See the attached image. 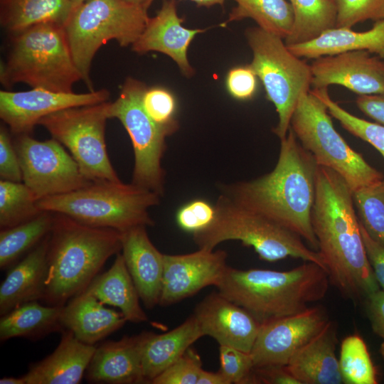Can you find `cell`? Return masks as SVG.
<instances>
[{"instance_id": "cell-47", "label": "cell", "mask_w": 384, "mask_h": 384, "mask_svg": "<svg viewBox=\"0 0 384 384\" xmlns=\"http://www.w3.org/2000/svg\"><path fill=\"white\" fill-rule=\"evenodd\" d=\"M364 302L373 332L384 340V291L380 289Z\"/></svg>"}, {"instance_id": "cell-15", "label": "cell", "mask_w": 384, "mask_h": 384, "mask_svg": "<svg viewBox=\"0 0 384 384\" xmlns=\"http://www.w3.org/2000/svg\"><path fill=\"white\" fill-rule=\"evenodd\" d=\"M106 89L86 93L32 88L22 92L0 91V117L16 135L29 134L43 117L58 111L107 102Z\"/></svg>"}, {"instance_id": "cell-44", "label": "cell", "mask_w": 384, "mask_h": 384, "mask_svg": "<svg viewBox=\"0 0 384 384\" xmlns=\"http://www.w3.org/2000/svg\"><path fill=\"white\" fill-rule=\"evenodd\" d=\"M0 177L1 180L23 182L18 156L8 130L0 128Z\"/></svg>"}, {"instance_id": "cell-39", "label": "cell", "mask_w": 384, "mask_h": 384, "mask_svg": "<svg viewBox=\"0 0 384 384\" xmlns=\"http://www.w3.org/2000/svg\"><path fill=\"white\" fill-rule=\"evenodd\" d=\"M336 10V28H351L367 20L384 18V0H332Z\"/></svg>"}, {"instance_id": "cell-12", "label": "cell", "mask_w": 384, "mask_h": 384, "mask_svg": "<svg viewBox=\"0 0 384 384\" xmlns=\"http://www.w3.org/2000/svg\"><path fill=\"white\" fill-rule=\"evenodd\" d=\"M146 87L142 82L127 78L118 97L109 102L107 115L109 119H119L130 137L134 155L132 183L162 196L165 174L161 159L165 139L169 135L143 108L142 96Z\"/></svg>"}, {"instance_id": "cell-21", "label": "cell", "mask_w": 384, "mask_h": 384, "mask_svg": "<svg viewBox=\"0 0 384 384\" xmlns=\"http://www.w3.org/2000/svg\"><path fill=\"white\" fill-rule=\"evenodd\" d=\"M146 334L124 336L96 348L87 369V379L112 384L146 383L142 362Z\"/></svg>"}, {"instance_id": "cell-48", "label": "cell", "mask_w": 384, "mask_h": 384, "mask_svg": "<svg viewBox=\"0 0 384 384\" xmlns=\"http://www.w3.org/2000/svg\"><path fill=\"white\" fill-rule=\"evenodd\" d=\"M356 105L366 116L384 125V92L375 95H358Z\"/></svg>"}, {"instance_id": "cell-46", "label": "cell", "mask_w": 384, "mask_h": 384, "mask_svg": "<svg viewBox=\"0 0 384 384\" xmlns=\"http://www.w3.org/2000/svg\"><path fill=\"white\" fill-rule=\"evenodd\" d=\"M253 384H300L286 366H269L254 367Z\"/></svg>"}, {"instance_id": "cell-3", "label": "cell", "mask_w": 384, "mask_h": 384, "mask_svg": "<svg viewBox=\"0 0 384 384\" xmlns=\"http://www.w3.org/2000/svg\"><path fill=\"white\" fill-rule=\"evenodd\" d=\"M330 281L319 265L304 262L290 270L226 267L215 287L261 323L301 312L326 296Z\"/></svg>"}, {"instance_id": "cell-11", "label": "cell", "mask_w": 384, "mask_h": 384, "mask_svg": "<svg viewBox=\"0 0 384 384\" xmlns=\"http://www.w3.org/2000/svg\"><path fill=\"white\" fill-rule=\"evenodd\" d=\"M109 102L62 110L41 119L43 126L77 162L91 182H120L109 159L105 127Z\"/></svg>"}, {"instance_id": "cell-50", "label": "cell", "mask_w": 384, "mask_h": 384, "mask_svg": "<svg viewBox=\"0 0 384 384\" xmlns=\"http://www.w3.org/2000/svg\"><path fill=\"white\" fill-rule=\"evenodd\" d=\"M195 2L199 6H211L215 4L222 5L225 0H190Z\"/></svg>"}, {"instance_id": "cell-14", "label": "cell", "mask_w": 384, "mask_h": 384, "mask_svg": "<svg viewBox=\"0 0 384 384\" xmlns=\"http://www.w3.org/2000/svg\"><path fill=\"white\" fill-rule=\"evenodd\" d=\"M329 321L326 311L319 305L262 322L250 351L254 367L287 366Z\"/></svg>"}, {"instance_id": "cell-34", "label": "cell", "mask_w": 384, "mask_h": 384, "mask_svg": "<svg viewBox=\"0 0 384 384\" xmlns=\"http://www.w3.org/2000/svg\"><path fill=\"white\" fill-rule=\"evenodd\" d=\"M338 363L343 383H378L376 368L364 340L359 335L353 334L343 338Z\"/></svg>"}, {"instance_id": "cell-40", "label": "cell", "mask_w": 384, "mask_h": 384, "mask_svg": "<svg viewBox=\"0 0 384 384\" xmlns=\"http://www.w3.org/2000/svg\"><path fill=\"white\" fill-rule=\"evenodd\" d=\"M219 370L230 384H253V361L250 353L232 346H219Z\"/></svg>"}, {"instance_id": "cell-6", "label": "cell", "mask_w": 384, "mask_h": 384, "mask_svg": "<svg viewBox=\"0 0 384 384\" xmlns=\"http://www.w3.org/2000/svg\"><path fill=\"white\" fill-rule=\"evenodd\" d=\"M215 208L212 223L192 234L198 249L213 250L223 241L239 240L252 247L262 260L298 258L314 262L327 272L319 251L310 249L299 235L267 217L238 204L225 193L218 197Z\"/></svg>"}, {"instance_id": "cell-41", "label": "cell", "mask_w": 384, "mask_h": 384, "mask_svg": "<svg viewBox=\"0 0 384 384\" xmlns=\"http://www.w3.org/2000/svg\"><path fill=\"white\" fill-rule=\"evenodd\" d=\"M199 355L189 348L172 365L156 376L153 384H197L203 370Z\"/></svg>"}, {"instance_id": "cell-4", "label": "cell", "mask_w": 384, "mask_h": 384, "mask_svg": "<svg viewBox=\"0 0 384 384\" xmlns=\"http://www.w3.org/2000/svg\"><path fill=\"white\" fill-rule=\"evenodd\" d=\"M121 250L119 231L87 225L54 213L42 300L48 305L64 306L83 292L106 261Z\"/></svg>"}, {"instance_id": "cell-38", "label": "cell", "mask_w": 384, "mask_h": 384, "mask_svg": "<svg viewBox=\"0 0 384 384\" xmlns=\"http://www.w3.org/2000/svg\"><path fill=\"white\" fill-rule=\"evenodd\" d=\"M142 104L151 120L169 135L178 129L176 101L169 90L159 86L146 87L142 93Z\"/></svg>"}, {"instance_id": "cell-33", "label": "cell", "mask_w": 384, "mask_h": 384, "mask_svg": "<svg viewBox=\"0 0 384 384\" xmlns=\"http://www.w3.org/2000/svg\"><path fill=\"white\" fill-rule=\"evenodd\" d=\"M54 213L43 211L35 218L0 232V267L5 269L40 242L52 229Z\"/></svg>"}, {"instance_id": "cell-13", "label": "cell", "mask_w": 384, "mask_h": 384, "mask_svg": "<svg viewBox=\"0 0 384 384\" xmlns=\"http://www.w3.org/2000/svg\"><path fill=\"white\" fill-rule=\"evenodd\" d=\"M23 183L38 201L70 193L91 183L81 173L70 154L55 139L39 141L28 134L14 142Z\"/></svg>"}, {"instance_id": "cell-19", "label": "cell", "mask_w": 384, "mask_h": 384, "mask_svg": "<svg viewBox=\"0 0 384 384\" xmlns=\"http://www.w3.org/2000/svg\"><path fill=\"white\" fill-rule=\"evenodd\" d=\"M183 19L177 14L176 0H164L156 15L149 18L146 27L132 44V50L144 54L157 51L175 61L186 77H191L194 70L187 57L193 39L202 29H190L182 25Z\"/></svg>"}, {"instance_id": "cell-43", "label": "cell", "mask_w": 384, "mask_h": 384, "mask_svg": "<svg viewBox=\"0 0 384 384\" xmlns=\"http://www.w3.org/2000/svg\"><path fill=\"white\" fill-rule=\"evenodd\" d=\"M257 77L250 65L235 67L227 74V90L237 100L251 99L257 90Z\"/></svg>"}, {"instance_id": "cell-29", "label": "cell", "mask_w": 384, "mask_h": 384, "mask_svg": "<svg viewBox=\"0 0 384 384\" xmlns=\"http://www.w3.org/2000/svg\"><path fill=\"white\" fill-rule=\"evenodd\" d=\"M73 10L70 0H0V24L11 35L41 23L64 26Z\"/></svg>"}, {"instance_id": "cell-36", "label": "cell", "mask_w": 384, "mask_h": 384, "mask_svg": "<svg viewBox=\"0 0 384 384\" xmlns=\"http://www.w3.org/2000/svg\"><path fill=\"white\" fill-rule=\"evenodd\" d=\"M353 198L360 223L373 240L384 245V179L354 191Z\"/></svg>"}, {"instance_id": "cell-5", "label": "cell", "mask_w": 384, "mask_h": 384, "mask_svg": "<svg viewBox=\"0 0 384 384\" xmlns=\"http://www.w3.org/2000/svg\"><path fill=\"white\" fill-rule=\"evenodd\" d=\"M11 36L7 58L0 69L4 86L23 82L32 88L72 92L74 84L82 80L63 26L41 23Z\"/></svg>"}, {"instance_id": "cell-8", "label": "cell", "mask_w": 384, "mask_h": 384, "mask_svg": "<svg viewBox=\"0 0 384 384\" xmlns=\"http://www.w3.org/2000/svg\"><path fill=\"white\" fill-rule=\"evenodd\" d=\"M146 8L124 0H87L74 9L64 26L73 60L89 91L92 61L99 48L115 40L120 46L132 44L146 27Z\"/></svg>"}, {"instance_id": "cell-54", "label": "cell", "mask_w": 384, "mask_h": 384, "mask_svg": "<svg viewBox=\"0 0 384 384\" xmlns=\"http://www.w3.org/2000/svg\"><path fill=\"white\" fill-rule=\"evenodd\" d=\"M380 353L384 360V341L381 343L380 347Z\"/></svg>"}, {"instance_id": "cell-31", "label": "cell", "mask_w": 384, "mask_h": 384, "mask_svg": "<svg viewBox=\"0 0 384 384\" xmlns=\"http://www.w3.org/2000/svg\"><path fill=\"white\" fill-rule=\"evenodd\" d=\"M294 13L287 46L303 43L336 27V10L332 0H289Z\"/></svg>"}, {"instance_id": "cell-42", "label": "cell", "mask_w": 384, "mask_h": 384, "mask_svg": "<svg viewBox=\"0 0 384 384\" xmlns=\"http://www.w3.org/2000/svg\"><path fill=\"white\" fill-rule=\"evenodd\" d=\"M215 215V205L203 199H195L178 210L176 219L181 229L193 234L208 226Z\"/></svg>"}, {"instance_id": "cell-23", "label": "cell", "mask_w": 384, "mask_h": 384, "mask_svg": "<svg viewBox=\"0 0 384 384\" xmlns=\"http://www.w3.org/2000/svg\"><path fill=\"white\" fill-rule=\"evenodd\" d=\"M94 345L78 340L66 329L55 350L32 365L22 377L25 384H78L87 370L94 352Z\"/></svg>"}, {"instance_id": "cell-26", "label": "cell", "mask_w": 384, "mask_h": 384, "mask_svg": "<svg viewBox=\"0 0 384 384\" xmlns=\"http://www.w3.org/2000/svg\"><path fill=\"white\" fill-rule=\"evenodd\" d=\"M287 46L299 58L315 59L348 51L367 50L384 59V18L376 21L372 28L366 31L335 27L307 42Z\"/></svg>"}, {"instance_id": "cell-20", "label": "cell", "mask_w": 384, "mask_h": 384, "mask_svg": "<svg viewBox=\"0 0 384 384\" xmlns=\"http://www.w3.org/2000/svg\"><path fill=\"white\" fill-rule=\"evenodd\" d=\"M146 225L120 232L122 255L140 299L147 309L159 304L164 254L149 240Z\"/></svg>"}, {"instance_id": "cell-51", "label": "cell", "mask_w": 384, "mask_h": 384, "mask_svg": "<svg viewBox=\"0 0 384 384\" xmlns=\"http://www.w3.org/2000/svg\"><path fill=\"white\" fill-rule=\"evenodd\" d=\"M1 384H25L23 377H4L0 380Z\"/></svg>"}, {"instance_id": "cell-30", "label": "cell", "mask_w": 384, "mask_h": 384, "mask_svg": "<svg viewBox=\"0 0 384 384\" xmlns=\"http://www.w3.org/2000/svg\"><path fill=\"white\" fill-rule=\"evenodd\" d=\"M63 306H43L37 301L29 302L2 316L0 339L15 337L38 338L63 327L60 314Z\"/></svg>"}, {"instance_id": "cell-32", "label": "cell", "mask_w": 384, "mask_h": 384, "mask_svg": "<svg viewBox=\"0 0 384 384\" xmlns=\"http://www.w3.org/2000/svg\"><path fill=\"white\" fill-rule=\"evenodd\" d=\"M237 3L227 22L245 18L253 19L260 28L286 38L294 23L292 6L287 0H234Z\"/></svg>"}, {"instance_id": "cell-35", "label": "cell", "mask_w": 384, "mask_h": 384, "mask_svg": "<svg viewBox=\"0 0 384 384\" xmlns=\"http://www.w3.org/2000/svg\"><path fill=\"white\" fill-rule=\"evenodd\" d=\"M41 212L37 200L23 182L0 181L1 229L26 222Z\"/></svg>"}, {"instance_id": "cell-18", "label": "cell", "mask_w": 384, "mask_h": 384, "mask_svg": "<svg viewBox=\"0 0 384 384\" xmlns=\"http://www.w3.org/2000/svg\"><path fill=\"white\" fill-rule=\"evenodd\" d=\"M203 336L214 338L219 346H228L250 353L262 323L251 313L219 292L208 294L195 308Z\"/></svg>"}, {"instance_id": "cell-49", "label": "cell", "mask_w": 384, "mask_h": 384, "mask_svg": "<svg viewBox=\"0 0 384 384\" xmlns=\"http://www.w3.org/2000/svg\"><path fill=\"white\" fill-rule=\"evenodd\" d=\"M197 384H230L226 377L220 371L209 372L203 370Z\"/></svg>"}, {"instance_id": "cell-2", "label": "cell", "mask_w": 384, "mask_h": 384, "mask_svg": "<svg viewBox=\"0 0 384 384\" xmlns=\"http://www.w3.org/2000/svg\"><path fill=\"white\" fill-rule=\"evenodd\" d=\"M318 166L289 127L281 139L274 169L254 180L226 186L223 193L297 234L318 251L311 225Z\"/></svg>"}, {"instance_id": "cell-22", "label": "cell", "mask_w": 384, "mask_h": 384, "mask_svg": "<svg viewBox=\"0 0 384 384\" xmlns=\"http://www.w3.org/2000/svg\"><path fill=\"white\" fill-rule=\"evenodd\" d=\"M337 342L336 325L329 320L285 366L300 384L343 383L336 355Z\"/></svg>"}, {"instance_id": "cell-25", "label": "cell", "mask_w": 384, "mask_h": 384, "mask_svg": "<svg viewBox=\"0 0 384 384\" xmlns=\"http://www.w3.org/2000/svg\"><path fill=\"white\" fill-rule=\"evenodd\" d=\"M104 305L84 290L63 306L60 323L82 343L94 345L122 327L127 321L121 312Z\"/></svg>"}, {"instance_id": "cell-16", "label": "cell", "mask_w": 384, "mask_h": 384, "mask_svg": "<svg viewBox=\"0 0 384 384\" xmlns=\"http://www.w3.org/2000/svg\"><path fill=\"white\" fill-rule=\"evenodd\" d=\"M224 250H198L164 255L159 304L171 305L192 297L206 287L215 286L228 267Z\"/></svg>"}, {"instance_id": "cell-28", "label": "cell", "mask_w": 384, "mask_h": 384, "mask_svg": "<svg viewBox=\"0 0 384 384\" xmlns=\"http://www.w3.org/2000/svg\"><path fill=\"white\" fill-rule=\"evenodd\" d=\"M104 304L118 308L127 321L139 323L148 317L139 304V296L122 254L117 253L111 267L96 276L85 289Z\"/></svg>"}, {"instance_id": "cell-52", "label": "cell", "mask_w": 384, "mask_h": 384, "mask_svg": "<svg viewBox=\"0 0 384 384\" xmlns=\"http://www.w3.org/2000/svg\"><path fill=\"white\" fill-rule=\"evenodd\" d=\"M127 2L149 8L153 0H124Z\"/></svg>"}, {"instance_id": "cell-45", "label": "cell", "mask_w": 384, "mask_h": 384, "mask_svg": "<svg viewBox=\"0 0 384 384\" xmlns=\"http://www.w3.org/2000/svg\"><path fill=\"white\" fill-rule=\"evenodd\" d=\"M360 227L368 259L380 288L384 291V245L373 240L361 223Z\"/></svg>"}, {"instance_id": "cell-27", "label": "cell", "mask_w": 384, "mask_h": 384, "mask_svg": "<svg viewBox=\"0 0 384 384\" xmlns=\"http://www.w3.org/2000/svg\"><path fill=\"white\" fill-rule=\"evenodd\" d=\"M203 334L193 314L175 329L161 334L146 332L142 347V371L146 383L181 357Z\"/></svg>"}, {"instance_id": "cell-24", "label": "cell", "mask_w": 384, "mask_h": 384, "mask_svg": "<svg viewBox=\"0 0 384 384\" xmlns=\"http://www.w3.org/2000/svg\"><path fill=\"white\" fill-rule=\"evenodd\" d=\"M50 233L7 273L0 287L1 316L25 303L42 300L48 276Z\"/></svg>"}, {"instance_id": "cell-53", "label": "cell", "mask_w": 384, "mask_h": 384, "mask_svg": "<svg viewBox=\"0 0 384 384\" xmlns=\"http://www.w3.org/2000/svg\"><path fill=\"white\" fill-rule=\"evenodd\" d=\"M70 1L73 4V8L75 9L76 7L79 6L87 0H70Z\"/></svg>"}, {"instance_id": "cell-17", "label": "cell", "mask_w": 384, "mask_h": 384, "mask_svg": "<svg viewBox=\"0 0 384 384\" xmlns=\"http://www.w3.org/2000/svg\"><path fill=\"white\" fill-rule=\"evenodd\" d=\"M310 66L313 89L338 85L358 95L384 92V60L367 50L319 57Z\"/></svg>"}, {"instance_id": "cell-9", "label": "cell", "mask_w": 384, "mask_h": 384, "mask_svg": "<svg viewBox=\"0 0 384 384\" xmlns=\"http://www.w3.org/2000/svg\"><path fill=\"white\" fill-rule=\"evenodd\" d=\"M290 127L318 166L339 174L353 193L383 180L382 174L337 132L326 106L311 90L301 96L292 114Z\"/></svg>"}, {"instance_id": "cell-7", "label": "cell", "mask_w": 384, "mask_h": 384, "mask_svg": "<svg viewBox=\"0 0 384 384\" xmlns=\"http://www.w3.org/2000/svg\"><path fill=\"white\" fill-rule=\"evenodd\" d=\"M160 196L133 183L91 182L78 190L37 201L41 211L65 215L81 223L119 232L137 225L152 226L148 210Z\"/></svg>"}, {"instance_id": "cell-37", "label": "cell", "mask_w": 384, "mask_h": 384, "mask_svg": "<svg viewBox=\"0 0 384 384\" xmlns=\"http://www.w3.org/2000/svg\"><path fill=\"white\" fill-rule=\"evenodd\" d=\"M311 91L325 104L330 115L345 129L371 144L384 158V125L351 114L331 98L326 87Z\"/></svg>"}, {"instance_id": "cell-1", "label": "cell", "mask_w": 384, "mask_h": 384, "mask_svg": "<svg viewBox=\"0 0 384 384\" xmlns=\"http://www.w3.org/2000/svg\"><path fill=\"white\" fill-rule=\"evenodd\" d=\"M311 225L330 284L343 297L364 302L380 289L367 257L353 191L339 174L320 166Z\"/></svg>"}, {"instance_id": "cell-10", "label": "cell", "mask_w": 384, "mask_h": 384, "mask_svg": "<svg viewBox=\"0 0 384 384\" xmlns=\"http://www.w3.org/2000/svg\"><path fill=\"white\" fill-rule=\"evenodd\" d=\"M245 34L253 55L250 66L275 107L278 122L273 132L281 140L287 134L301 96L310 90L311 66L293 54L277 35L259 26L248 28Z\"/></svg>"}]
</instances>
